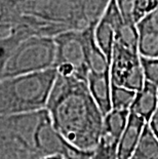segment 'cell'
<instances>
[{"instance_id":"1","label":"cell","mask_w":158,"mask_h":159,"mask_svg":"<svg viewBox=\"0 0 158 159\" xmlns=\"http://www.w3.org/2000/svg\"><path fill=\"white\" fill-rule=\"evenodd\" d=\"M46 110L56 130L73 147L93 152L103 131L104 114L87 81L58 74Z\"/></svg>"},{"instance_id":"2","label":"cell","mask_w":158,"mask_h":159,"mask_svg":"<svg viewBox=\"0 0 158 159\" xmlns=\"http://www.w3.org/2000/svg\"><path fill=\"white\" fill-rule=\"evenodd\" d=\"M70 145L50 120L47 110L0 117V159H41L62 155L66 159H90Z\"/></svg>"},{"instance_id":"3","label":"cell","mask_w":158,"mask_h":159,"mask_svg":"<svg viewBox=\"0 0 158 159\" xmlns=\"http://www.w3.org/2000/svg\"><path fill=\"white\" fill-rule=\"evenodd\" d=\"M58 78L56 68L0 80V117L46 109Z\"/></svg>"},{"instance_id":"4","label":"cell","mask_w":158,"mask_h":159,"mask_svg":"<svg viewBox=\"0 0 158 159\" xmlns=\"http://www.w3.org/2000/svg\"><path fill=\"white\" fill-rule=\"evenodd\" d=\"M56 53L53 37H29L20 43L7 60L0 65V80L55 68Z\"/></svg>"},{"instance_id":"5","label":"cell","mask_w":158,"mask_h":159,"mask_svg":"<svg viewBox=\"0 0 158 159\" xmlns=\"http://www.w3.org/2000/svg\"><path fill=\"white\" fill-rule=\"evenodd\" d=\"M56 53L55 68L63 76H76L87 81V65L84 29L70 30L53 37Z\"/></svg>"},{"instance_id":"6","label":"cell","mask_w":158,"mask_h":159,"mask_svg":"<svg viewBox=\"0 0 158 159\" xmlns=\"http://www.w3.org/2000/svg\"><path fill=\"white\" fill-rule=\"evenodd\" d=\"M110 75L115 85L140 91L145 84L140 53L115 42L110 63Z\"/></svg>"},{"instance_id":"7","label":"cell","mask_w":158,"mask_h":159,"mask_svg":"<svg viewBox=\"0 0 158 159\" xmlns=\"http://www.w3.org/2000/svg\"><path fill=\"white\" fill-rule=\"evenodd\" d=\"M124 22L115 0L110 4L95 27V38L97 46L110 61L112 57L117 28Z\"/></svg>"},{"instance_id":"8","label":"cell","mask_w":158,"mask_h":159,"mask_svg":"<svg viewBox=\"0 0 158 159\" xmlns=\"http://www.w3.org/2000/svg\"><path fill=\"white\" fill-rule=\"evenodd\" d=\"M87 85L95 102L106 116L112 111L111 104V91H112V81H111L110 71L105 73L89 72L87 76Z\"/></svg>"},{"instance_id":"9","label":"cell","mask_w":158,"mask_h":159,"mask_svg":"<svg viewBox=\"0 0 158 159\" xmlns=\"http://www.w3.org/2000/svg\"><path fill=\"white\" fill-rule=\"evenodd\" d=\"M147 124L146 120L130 112L129 122L119 141L117 159H130Z\"/></svg>"},{"instance_id":"10","label":"cell","mask_w":158,"mask_h":159,"mask_svg":"<svg viewBox=\"0 0 158 159\" xmlns=\"http://www.w3.org/2000/svg\"><path fill=\"white\" fill-rule=\"evenodd\" d=\"M158 107V89L152 83L145 81L143 89L137 93L130 112L149 122Z\"/></svg>"},{"instance_id":"11","label":"cell","mask_w":158,"mask_h":159,"mask_svg":"<svg viewBox=\"0 0 158 159\" xmlns=\"http://www.w3.org/2000/svg\"><path fill=\"white\" fill-rule=\"evenodd\" d=\"M124 22L138 25L143 19L152 12L158 4L152 0H115Z\"/></svg>"},{"instance_id":"12","label":"cell","mask_w":158,"mask_h":159,"mask_svg":"<svg viewBox=\"0 0 158 159\" xmlns=\"http://www.w3.org/2000/svg\"><path fill=\"white\" fill-rule=\"evenodd\" d=\"M129 110H112L104 117L102 133L110 134L111 137L118 139L120 141V138L125 129L127 122H129Z\"/></svg>"},{"instance_id":"13","label":"cell","mask_w":158,"mask_h":159,"mask_svg":"<svg viewBox=\"0 0 158 159\" xmlns=\"http://www.w3.org/2000/svg\"><path fill=\"white\" fill-rule=\"evenodd\" d=\"M158 157V139L146 125L142 138L134 149L130 159H157Z\"/></svg>"},{"instance_id":"14","label":"cell","mask_w":158,"mask_h":159,"mask_svg":"<svg viewBox=\"0 0 158 159\" xmlns=\"http://www.w3.org/2000/svg\"><path fill=\"white\" fill-rule=\"evenodd\" d=\"M111 0H79V4L87 27L96 26L110 4Z\"/></svg>"},{"instance_id":"15","label":"cell","mask_w":158,"mask_h":159,"mask_svg":"<svg viewBox=\"0 0 158 159\" xmlns=\"http://www.w3.org/2000/svg\"><path fill=\"white\" fill-rule=\"evenodd\" d=\"M137 96V91L130 90L125 87L115 85L112 83V91H111V104L112 110H129L132 108Z\"/></svg>"},{"instance_id":"16","label":"cell","mask_w":158,"mask_h":159,"mask_svg":"<svg viewBox=\"0 0 158 159\" xmlns=\"http://www.w3.org/2000/svg\"><path fill=\"white\" fill-rule=\"evenodd\" d=\"M141 63L145 81L154 84L158 89V57H141Z\"/></svg>"},{"instance_id":"17","label":"cell","mask_w":158,"mask_h":159,"mask_svg":"<svg viewBox=\"0 0 158 159\" xmlns=\"http://www.w3.org/2000/svg\"><path fill=\"white\" fill-rule=\"evenodd\" d=\"M148 126L150 127V129L152 130V133L155 134V137L158 139V107L156 111L152 115L151 119L148 122Z\"/></svg>"},{"instance_id":"18","label":"cell","mask_w":158,"mask_h":159,"mask_svg":"<svg viewBox=\"0 0 158 159\" xmlns=\"http://www.w3.org/2000/svg\"><path fill=\"white\" fill-rule=\"evenodd\" d=\"M1 1H2V5L11 4L12 6L13 4H18L16 2H23V1H26V0H1Z\"/></svg>"},{"instance_id":"19","label":"cell","mask_w":158,"mask_h":159,"mask_svg":"<svg viewBox=\"0 0 158 159\" xmlns=\"http://www.w3.org/2000/svg\"><path fill=\"white\" fill-rule=\"evenodd\" d=\"M41 159H66L62 155H50V156H45Z\"/></svg>"},{"instance_id":"20","label":"cell","mask_w":158,"mask_h":159,"mask_svg":"<svg viewBox=\"0 0 158 159\" xmlns=\"http://www.w3.org/2000/svg\"><path fill=\"white\" fill-rule=\"evenodd\" d=\"M157 159H158V157H157Z\"/></svg>"}]
</instances>
